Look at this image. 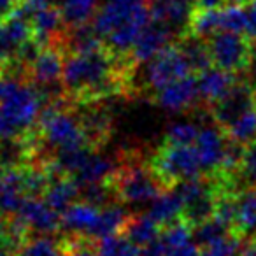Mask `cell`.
I'll return each mask as SVG.
<instances>
[{
  "mask_svg": "<svg viewBox=\"0 0 256 256\" xmlns=\"http://www.w3.org/2000/svg\"><path fill=\"white\" fill-rule=\"evenodd\" d=\"M114 58L107 48L96 53L68 56L62 74V84L68 98H104L120 92L121 84L126 82L123 70H130V64L118 67V60Z\"/></svg>",
  "mask_w": 256,
  "mask_h": 256,
  "instance_id": "1",
  "label": "cell"
},
{
  "mask_svg": "<svg viewBox=\"0 0 256 256\" xmlns=\"http://www.w3.org/2000/svg\"><path fill=\"white\" fill-rule=\"evenodd\" d=\"M44 96L36 84L23 82L18 76H0V140L25 137L39 121Z\"/></svg>",
  "mask_w": 256,
  "mask_h": 256,
  "instance_id": "2",
  "label": "cell"
},
{
  "mask_svg": "<svg viewBox=\"0 0 256 256\" xmlns=\"http://www.w3.org/2000/svg\"><path fill=\"white\" fill-rule=\"evenodd\" d=\"M42 140L56 151L92 146L84 134L81 118L60 109V104H50L39 116Z\"/></svg>",
  "mask_w": 256,
  "mask_h": 256,
  "instance_id": "3",
  "label": "cell"
},
{
  "mask_svg": "<svg viewBox=\"0 0 256 256\" xmlns=\"http://www.w3.org/2000/svg\"><path fill=\"white\" fill-rule=\"evenodd\" d=\"M151 168L160 178L165 188H172L184 179L198 178L202 172L198 153L193 146H172L165 144L154 154Z\"/></svg>",
  "mask_w": 256,
  "mask_h": 256,
  "instance_id": "4",
  "label": "cell"
},
{
  "mask_svg": "<svg viewBox=\"0 0 256 256\" xmlns=\"http://www.w3.org/2000/svg\"><path fill=\"white\" fill-rule=\"evenodd\" d=\"M118 200L124 204L153 202L165 188L153 168H146L139 164H126L120 167L112 179Z\"/></svg>",
  "mask_w": 256,
  "mask_h": 256,
  "instance_id": "5",
  "label": "cell"
},
{
  "mask_svg": "<svg viewBox=\"0 0 256 256\" xmlns=\"http://www.w3.org/2000/svg\"><path fill=\"white\" fill-rule=\"evenodd\" d=\"M209 51L212 64L228 72H240L248 68L252 62V48L249 37L246 39L242 34L220 30L209 37Z\"/></svg>",
  "mask_w": 256,
  "mask_h": 256,
  "instance_id": "6",
  "label": "cell"
},
{
  "mask_svg": "<svg viewBox=\"0 0 256 256\" xmlns=\"http://www.w3.org/2000/svg\"><path fill=\"white\" fill-rule=\"evenodd\" d=\"M192 72V67L186 62L179 46H167L153 60L148 62L146 84L148 88L156 93L170 82L190 76Z\"/></svg>",
  "mask_w": 256,
  "mask_h": 256,
  "instance_id": "7",
  "label": "cell"
},
{
  "mask_svg": "<svg viewBox=\"0 0 256 256\" xmlns=\"http://www.w3.org/2000/svg\"><path fill=\"white\" fill-rule=\"evenodd\" d=\"M151 12L150 8L146 4H140L136 11L132 12V16L128 20H124L120 26L112 30L109 36L106 37L107 42L106 48L107 51L114 54V56H123V54H130L136 46L137 39L140 37L142 30L151 23Z\"/></svg>",
  "mask_w": 256,
  "mask_h": 256,
  "instance_id": "8",
  "label": "cell"
},
{
  "mask_svg": "<svg viewBox=\"0 0 256 256\" xmlns=\"http://www.w3.org/2000/svg\"><path fill=\"white\" fill-rule=\"evenodd\" d=\"M228 136L223 128L218 124H206L198 132V137L195 140V150L198 153L202 172H207L210 176H216L223 164L224 153L228 148Z\"/></svg>",
  "mask_w": 256,
  "mask_h": 256,
  "instance_id": "9",
  "label": "cell"
},
{
  "mask_svg": "<svg viewBox=\"0 0 256 256\" xmlns=\"http://www.w3.org/2000/svg\"><path fill=\"white\" fill-rule=\"evenodd\" d=\"M252 106H256L254 88L249 82H237L224 98L210 106V116H212L214 123L220 124L224 130L235 118H238Z\"/></svg>",
  "mask_w": 256,
  "mask_h": 256,
  "instance_id": "10",
  "label": "cell"
},
{
  "mask_svg": "<svg viewBox=\"0 0 256 256\" xmlns=\"http://www.w3.org/2000/svg\"><path fill=\"white\" fill-rule=\"evenodd\" d=\"M200 92L195 76H186L156 92V104L167 112H184L198 104Z\"/></svg>",
  "mask_w": 256,
  "mask_h": 256,
  "instance_id": "11",
  "label": "cell"
},
{
  "mask_svg": "<svg viewBox=\"0 0 256 256\" xmlns=\"http://www.w3.org/2000/svg\"><path fill=\"white\" fill-rule=\"evenodd\" d=\"M18 216L39 234H53L62 226V214L39 196H25Z\"/></svg>",
  "mask_w": 256,
  "mask_h": 256,
  "instance_id": "12",
  "label": "cell"
},
{
  "mask_svg": "<svg viewBox=\"0 0 256 256\" xmlns=\"http://www.w3.org/2000/svg\"><path fill=\"white\" fill-rule=\"evenodd\" d=\"M172 39V28L168 25L162 22H154L151 20V23L142 30L140 37L137 39L136 46H134L130 58L134 64H144L150 62L156 56L160 51H164L168 44V40Z\"/></svg>",
  "mask_w": 256,
  "mask_h": 256,
  "instance_id": "13",
  "label": "cell"
},
{
  "mask_svg": "<svg viewBox=\"0 0 256 256\" xmlns=\"http://www.w3.org/2000/svg\"><path fill=\"white\" fill-rule=\"evenodd\" d=\"M65 60L62 56V50L54 44L42 46L36 60L28 65L30 76L37 86L54 84L62 81Z\"/></svg>",
  "mask_w": 256,
  "mask_h": 256,
  "instance_id": "14",
  "label": "cell"
},
{
  "mask_svg": "<svg viewBox=\"0 0 256 256\" xmlns=\"http://www.w3.org/2000/svg\"><path fill=\"white\" fill-rule=\"evenodd\" d=\"M196 81H198L200 100H204L209 107L224 98L230 90L237 84V78L234 76V72H228L221 67H209L207 70L200 72Z\"/></svg>",
  "mask_w": 256,
  "mask_h": 256,
  "instance_id": "15",
  "label": "cell"
},
{
  "mask_svg": "<svg viewBox=\"0 0 256 256\" xmlns=\"http://www.w3.org/2000/svg\"><path fill=\"white\" fill-rule=\"evenodd\" d=\"M193 6H195V0H148L151 18L154 22L165 23L170 28L188 25L195 11Z\"/></svg>",
  "mask_w": 256,
  "mask_h": 256,
  "instance_id": "16",
  "label": "cell"
},
{
  "mask_svg": "<svg viewBox=\"0 0 256 256\" xmlns=\"http://www.w3.org/2000/svg\"><path fill=\"white\" fill-rule=\"evenodd\" d=\"M120 170V165L109 156H102V154L92 153L84 165L72 176L79 188L86 184H93V182H109L114 179V176Z\"/></svg>",
  "mask_w": 256,
  "mask_h": 256,
  "instance_id": "17",
  "label": "cell"
},
{
  "mask_svg": "<svg viewBox=\"0 0 256 256\" xmlns=\"http://www.w3.org/2000/svg\"><path fill=\"white\" fill-rule=\"evenodd\" d=\"M34 30V39L40 44V46H50L60 36L62 25H65L64 16H62L60 8L56 6H50V8L42 9V11L36 12L30 18Z\"/></svg>",
  "mask_w": 256,
  "mask_h": 256,
  "instance_id": "18",
  "label": "cell"
},
{
  "mask_svg": "<svg viewBox=\"0 0 256 256\" xmlns=\"http://www.w3.org/2000/svg\"><path fill=\"white\" fill-rule=\"evenodd\" d=\"M128 220H130V212L123 206L112 202L100 209L98 220L92 226V230L86 234V237H92V240H100V238L109 237V235L121 234Z\"/></svg>",
  "mask_w": 256,
  "mask_h": 256,
  "instance_id": "19",
  "label": "cell"
},
{
  "mask_svg": "<svg viewBox=\"0 0 256 256\" xmlns=\"http://www.w3.org/2000/svg\"><path fill=\"white\" fill-rule=\"evenodd\" d=\"M78 198H81V188L68 176L53 178L44 192V200L60 214H64L72 204L78 202Z\"/></svg>",
  "mask_w": 256,
  "mask_h": 256,
  "instance_id": "20",
  "label": "cell"
},
{
  "mask_svg": "<svg viewBox=\"0 0 256 256\" xmlns=\"http://www.w3.org/2000/svg\"><path fill=\"white\" fill-rule=\"evenodd\" d=\"M98 216H100V207L84 202V200L74 202L62 214V228L74 232V234H82L86 237V234L96 223Z\"/></svg>",
  "mask_w": 256,
  "mask_h": 256,
  "instance_id": "21",
  "label": "cell"
},
{
  "mask_svg": "<svg viewBox=\"0 0 256 256\" xmlns=\"http://www.w3.org/2000/svg\"><path fill=\"white\" fill-rule=\"evenodd\" d=\"M150 216L156 221L160 226H167V224L174 223V221L181 220L182 212H184V204H182L179 193L174 188L168 192H162L153 202H150Z\"/></svg>",
  "mask_w": 256,
  "mask_h": 256,
  "instance_id": "22",
  "label": "cell"
},
{
  "mask_svg": "<svg viewBox=\"0 0 256 256\" xmlns=\"http://www.w3.org/2000/svg\"><path fill=\"white\" fill-rule=\"evenodd\" d=\"M121 234L139 248H146L160 238L162 232L160 224L150 214H139V216H130Z\"/></svg>",
  "mask_w": 256,
  "mask_h": 256,
  "instance_id": "23",
  "label": "cell"
},
{
  "mask_svg": "<svg viewBox=\"0 0 256 256\" xmlns=\"http://www.w3.org/2000/svg\"><path fill=\"white\" fill-rule=\"evenodd\" d=\"M81 123L84 128V134L88 137L90 144L93 146H100L107 140L110 136V128H112V116L107 109H92L86 110L81 116Z\"/></svg>",
  "mask_w": 256,
  "mask_h": 256,
  "instance_id": "24",
  "label": "cell"
},
{
  "mask_svg": "<svg viewBox=\"0 0 256 256\" xmlns=\"http://www.w3.org/2000/svg\"><path fill=\"white\" fill-rule=\"evenodd\" d=\"M234 228L240 235H256V188H249L237 195Z\"/></svg>",
  "mask_w": 256,
  "mask_h": 256,
  "instance_id": "25",
  "label": "cell"
},
{
  "mask_svg": "<svg viewBox=\"0 0 256 256\" xmlns=\"http://www.w3.org/2000/svg\"><path fill=\"white\" fill-rule=\"evenodd\" d=\"M179 50L182 51L186 62L190 64L193 72H204L212 65V58H210V51L207 42H204V39L195 37L190 34L188 37H182V40L179 42Z\"/></svg>",
  "mask_w": 256,
  "mask_h": 256,
  "instance_id": "26",
  "label": "cell"
},
{
  "mask_svg": "<svg viewBox=\"0 0 256 256\" xmlns=\"http://www.w3.org/2000/svg\"><path fill=\"white\" fill-rule=\"evenodd\" d=\"M60 11L68 28L86 25L96 14V0H62Z\"/></svg>",
  "mask_w": 256,
  "mask_h": 256,
  "instance_id": "27",
  "label": "cell"
},
{
  "mask_svg": "<svg viewBox=\"0 0 256 256\" xmlns=\"http://www.w3.org/2000/svg\"><path fill=\"white\" fill-rule=\"evenodd\" d=\"M190 34L200 39L214 36L216 32L221 30V22H220V8L216 9H198L195 8L192 18L188 23Z\"/></svg>",
  "mask_w": 256,
  "mask_h": 256,
  "instance_id": "28",
  "label": "cell"
},
{
  "mask_svg": "<svg viewBox=\"0 0 256 256\" xmlns=\"http://www.w3.org/2000/svg\"><path fill=\"white\" fill-rule=\"evenodd\" d=\"M96 256H139L142 248L134 244L123 234H114L96 240Z\"/></svg>",
  "mask_w": 256,
  "mask_h": 256,
  "instance_id": "29",
  "label": "cell"
},
{
  "mask_svg": "<svg viewBox=\"0 0 256 256\" xmlns=\"http://www.w3.org/2000/svg\"><path fill=\"white\" fill-rule=\"evenodd\" d=\"M230 230H232L230 224L224 223L221 218H218L216 214H214L212 218H209V220L202 221V223L193 226V240H195L200 248H204V246H207V244H210V242L228 235Z\"/></svg>",
  "mask_w": 256,
  "mask_h": 256,
  "instance_id": "30",
  "label": "cell"
},
{
  "mask_svg": "<svg viewBox=\"0 0 256 256\" xmlns=\"http://www.w3.org/2000/svg\"><path fill=\"white\" fill-rule=\"evenodd\" d=\"M220 22H221V30L246 34V26H248L246 6H242L240 2H230V4L221 6Z\"/></svg>",
  "mask_w": 256,
  "mask_h": 256,
  "instance_id": "31",
  "label": "cell"
},
{
  "mask_svg": "<svg viewBox=\"0 0 256 256\" xmlns=\"http://www.w3.org/2000/svg\"><path fill=\"white\" fill-rule=\"evenodd\" d=\"M62 242L48 237V234H42L40 237L28 238L20 248L16 256H62Z\"/></svg>",
  "mask_w": 256,
  "mask_h": 256,
  "instance_id": "32",
  "label": "cell"
},
{
  "mask_svg": "<svg viewBox=\"0 0 256 256\" xmlns=\"http://www.w3.org/2000/svg\"><path fill=\"white\" fill-rule=\"evenodd\" d=\"M198 128L195 123L190 121H176V123L168 124L167 132H165V144H172V146H193L198 137Z\"/></svg>",
  "mask_w": 256,
  "mask_h": 256,
  "instance_id": "33",
  "label": "cell"
},
{
  "mask_svg": "<svg viewBox=\"0 0 256 256\" xmlns=\"http://www.w3.org/2000/svg\"><path fill=\"white\" fill-rule=\"evenodd\" d=\"M244 242L237 235H224L218 240L200 248V256H240V249Z\"/></svg>",
  "mask_w": 256,
  "mask_h": 256,
  "instance_id": "34",
  "label": "cell"
},
{
  "mask_svg": "<svg viewBox=\"0 0 256 256\" xmlns=\"http://www.w3.org/2000/svg\"><path fill=\"white\" fill-rule=\"evenodd\" d=\"M237 179H242L249 188H256V142L244 146V154H242V164L238 168Z\"/></svg>",
  "mask_w": 256,
  "mask_h": 256,
  "instance_id": "35",
  "label": "cell"
},
{
  "mask_svg": "<svg viewBox=\"0 0 256 256\" xmlns=\"http://www.w3.org/2000/svg\"><path fill=\"white\" fill-rule=\"evenodd\" d=\"M165 256H200V246L192 238L184 244L165 249Z\"/></svg>",
  "mask_w": 256,
  "mask_h": 256,
  "instance_id": "36",
  "label": "cell"
},
{
  "mask_svg": "<svg viewBox=\"0 0 256 256\" xmlns=\"http://www.w3.org/2000/svg\"><path fill=\"white\" fill-rule=\"evenodd\" d=\"M139 256H165V246L164 242L158 238V240H154L153 244L146 246V248H142V251H140Z\"/></svg>",
  "mask_w": 256,
  "mask_h": 256,
  "instance_id": "37",
  "label": "cell"
},
{
  "mask_svg": "<svg viewBox=\"0 0 256 256\" xmlns=\"http://www.w3.org/2000/svg\"><path fill=\"white\" fill-rule=\"evenodd\" d=\"M20 0H0V18H8Z\"/></svg>",
  "mask_w": 256,
  "mask_h": 256,
  "instance_id": "38",
  "label": "cell"
},
{
  "mask_svg": "<svg viewBox=\"0 0 256 256\" xmlns=\"http://www.w3.org/2000/svg\"><path fill=\"white\" fill-rule=\"evenodd\" d=\"M9 240V221H6L4 214L0 212V246H8Z\"/></svg>",
  "mask_w": 256,
  "mask_h": 256,
  "instance_id": "39",
  "label": "cell"
},
{
  "mask_svg": "<svg viewBox=\"0 0 256 256\" xmlns=\"http://www.w3.org/2000/svg\"><path fill=\"white\" fill-rule=\"evenodd\" d=\"M195 6L198 9H216L224 6V0H195Z\"/></svg>",
  "mask_w": 256,
  "mask_h": 256,
  "instance_id": "40",
  "label": "cell"
},
{
  "mask_svg": "<svg viewBox=\"0 0 256 256\" xmlns=\"http://www.w3.org/2000/svg\"><path fill=\"white\" fill-rule=\"evenodd\" d=\"M240 256H256V237H251V240L242 244Z\"/></svg>",
  "mask_w": 256,
  "mask_h": 256,
  "instance_id": "41",
  "label": "cell"
},
{
  "mask_svg": "<svg viewBox=\"0 0 256 256\" xmlns=\"http://www.w3.org/2000/svg\"><path fill=\"white\" fill-rule=\"evenodd\" d=\"M251 65H252V72H251V86L254 88V92H256V56H254V53H252V62H251Z\"/></svg>",
  "mask_w": 256,
  "mask_h": 256,
  "instance_id": "42",
  "label": "cell"
},
{
  "mask_svg": "<svg viewBox=\"0 0 256 256\" xmlns=\"http://www.w3.org/2000/svg\"><path fill=\"white\" fill-rule=\"evenodd\" d=\"M0 256H14V252L8 246H0Z\"/></svg>",
  "mask_w": 256,
  "mask_h": 256,
  "instance_id": "43",
  "label": "cell"
},
{
  "mask_svg": "<svg viewBox=\"0 0 256 256\" xmlns=\"http://www.w3.org/2000/svg\"><path fill=\"white\" fill-rule=\"evenodd\" d=\"M121 4H126V6H137V4H144V0H118Z\"/></svg>",
  "mask_w": 256,
  "mask_h": 256,
  "instance_id": "44",
  "label": "cell"
},
{
  "mask_svg": "<svg viewBox=\"0 0 256 256\" xmlns=\"http://www.w3.org/2000/svg\"><path fill=\"white\" fill-rule=\"evenodd\" d=\"M0 186H2V170H0Z\"/></svg>",
  "mask_w": 256,
  "mask_h": 256,
  "instance_id": "45",
  "label": "cell"
},
{
  "mask_svg": "<svg viewBox=\"0 0 256 256\" xmlns=\"http://www.w3.org/2000/svg\"><path fill=\"white\" fill-rule=\"evenodd\" d=\"M232 2H240L242 4V2H246V0H232Z\"/></svg>",
  "mask_w": 256,
  "mask_h": 256,
  "instance_id": "46",
  "label": "cell"
}]
</instances>
